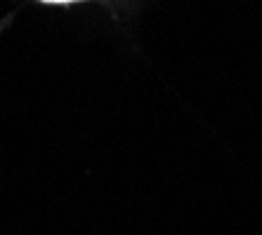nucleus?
<instances>
[{"mask_svg": "<svg viewBox=\"0 0 262 235\" xmlns=\"http://www.w3.org/2000/svg\"><path fill=\"white\" fill-rule=\"evenodd\" d=\"M43 3H76V0H43Z\"/></svg>", "mask_w": 262, "mask_h": 235, "instance_id": "nucleus-1", "label": "nucleus"}]
</instances>
